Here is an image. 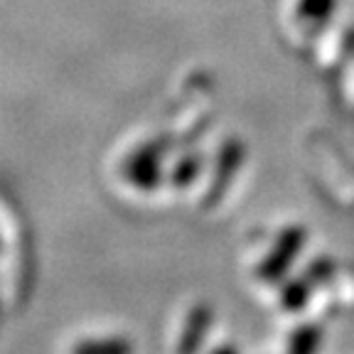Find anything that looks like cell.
<instances>
[{
  "label": "cell",
  "instance_id": "52a82bcc",
  "mask_svg": "<svg viewBox=\"0 0 354 354\" xmlns=\"http://www.w3.org/2000/svg\"><path fill=\"white\" fill-rule=\"evenodd\" d=\"M335 273H337V263H335L330 256H320V259H315L313 263H308L303 276L313 283V288H322L335 278Z\"/></svg>",
  "mask_w": 354,
  "mask_h": 354
},
{
  "label": "cell",
  "instance_id": "9c48e42d",
  "mask_svg": "<svg viewBox=\"0 0 354 354\" xmlns=\"http://www.w3.org/2000/svg\"><path fill=\"white\" fill-rule=\"evenodd\" d=\"M209 354H241V352H239V347H236V344H232V342H224V344H216V347L212 349Z\"/></svg>",
  "mask_w": 354,
  "mask_h": 354
},
{
  "label": "cell",
  "instance_id": "ba28073f",
  "mask_svg": "<svg viewBox=\"0 0 354 354\" xmlns=\"http://www.w3.org/2000/svg\"><path fill=\"white\" fill-rule=\"evenodd\" d=\"M199 165L202 162L199 160H194V158H189V160H185L183 165L177 167L175 170V177H172V183L175 185H180V187H185V185H189L197 177V172H199Z\"/></svg>",
  "mask_w": 354,
  "mask_h": 354
},
{
  "label": "cell",
  "instance_id": "6da1fadb",
  "mask_svg": "<svg viewBox=\"0 0 354 354\" xmlns=\"http://www.w3.org/2000/svg\"><path fill=\"white\" fill-rule=\"evenodd\" d=\"M305 241H308V232L303 227H298V224L295 227H286L276 236L271 251L256 266V278L263 283H281L288 276V271H290V266L303 254Z\"/></svg>",
  "mask_w": 354,
  "mask_h": 354
},
{
  "label": "cell",
  "instance_id": "3957f363",
  "mask_svg": "<svg viewBox=\"0 0 354 354\" xmlns=\"http://www.w3.org/2000/svg\"><path fill=\"white\" fill-rule=\"evenodd\" d=\"M241 160H243V148L239 143H229L227 148L221 150L219 165H216V170H214V183H212L209 192H207V207L216 205L221 199V194L229 187V183H232L234 172L239 170Z\"/></svg>",
  "mask_w": 354,
  "mask_h": 354
},
{
  "label": "cell",
  "instance_id": "7a4b0ae2",
  "mask_svg": "<svg viewBox=\"0 0 354 354\" xmlns=\"http://www.w3.org/2000/svg\"><path fill=\"white\" fill-rule=\"evenodd\" d=\"M212 320H214V313H212L209 305H194L189 310L187 320H185L183 335H180V342H177V354H199V349L205 347L207 342Z\"/></svg>",
  "mask_w": 354,
  "mask_h": 354
},
{
  "label": "cell",
  "instance_id": "8992f818",
  "mask_svg": "<svg viewBox=\"0 0 354 354\" xmlns=\"http://www.w3.org/2000/svg\"><path fill=\"white\" fill-rule=\"evenodd\" d=\"M72 354H133V342L126 337L84 339V342L74 344Z\"/></svg>",
  "mask_w": 354,
  "mask_h": 354
},
{
  "label": "cell",
  "instance_id": "277c9868",
  "mask_svg": "<svg viewBox=\"0 0 354 354\" xmlns=\"http://www.w3.org/2000/svg\"><path fill=\"white\" fill-rule=\"evenodd\" d=\"M322 337H325L322 325H317V322H303V325H298L290 332L286 354H317L322 347Z\"/></svg>",
  "mask_w": 354,
  "mask_h": 354
},
{
  "label": "cell",
  "instance_id": "5b68a950",
  "mask_svg": "<svg viewBox=\"0 0 354 354\" xmlns=\"http://www.w3.org/2000/svg\"><path fill=\"white\" fill-rule=\"evenodd\" d=\"M313 290H315V288H313V283H310L303 273L290 278V281H286L283 283V290H281L283 310H288V313H298V310H303L305 305L310 303Z\"/></svg>",
  "mask_w": 354,
  "mask_h": 354
}]
</instances>
